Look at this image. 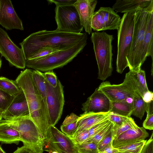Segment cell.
Here are the masks:
<instances>
[{
  "label": "cell",
  "instance_id": "1f68e13d",
  "mask_svg": "<svg viewBox=\"0 0 153 153\" xmlns=\"http://www.w3.org/2000/svg\"><path fill=\"white\" fill-rule=\"evenodd\" d=\"M98 143L93 142L75 144L78 153H98Z\"/></svg>",
  "mask_w": 153,
  "mask_h": 153
},
{
  "label": "cell",
  "instance_id": "f1b7e54d",
  "mask_svg": "<svg viewBox=\"0 0 153 153\" xmlns=\"http://www.w3.org/2000/svg\"><path fill=\"white\" fill-rule=\"evenodd\" d=\"M136 125L134 120L131 117L129 118L120 126L114 125L113 129L114 138L118 137L121 134Z\"/></svg>",
  "mask_w": 153,
  "mask_h": 153
},
{
  "label": "cell",
  "instance_id": "836d02e7",
  "mask_svg": "<svg viewBox=\"0 0 153 153\" xmlns=\"http://www.w3.org/2000/svg\"><path fill=\"white\" fill-rule=\"evenodd\" d=\"M14 97L0 89V109L5 111L11 103Z\"/></svg>",
  "mask_w": 153,
  "mask_h": 153
},
{
  "label": "cell",
  "instance_id": "cb8c5ba5",
  "mask_svg": "<svg viewBox=\"0 0 153 153\" xmlns=\"http://www.w3.org/2000/svg\"><path fill=\"white\" fill-rule=\"evenodd\" d=\"M79 117L74 113L68 115L61 126L60 129L62 132L72 138L77 129V120Z\"/></svg>",
  "mask_w": 153,
  "mask_h": 153
},
{
  "label": "cell",
  "instance_id": "d6986e66",
  "mask_svg": "<svg viewBox=\"0 0 153 153\" xmlns=\"http://www.w3.org/2000/svg\"><path fill=\"white\" fill-rule=\"evenodd\" d=\"M112 8L116 13L132 12L138 8L153 12L152 0H117Z\"/></svg>",
  "mask_w": 153,
  "mask_h": 153
},
{
  "label": "cell",
  "instance_id": "816d5d0a",
  "mask_svg": "<svg viewBox=\"0 0 153 153\" xmlns=\"http://www.w3.org/2000/svg\"><path fill=\"white\" fill-rule=\"evenodd\" d=\"M120 153H127V152H121Z\"/></svg>",
  "mask_w": 153,
  "mask_h": 153
},
{
  "label": "cell",
  "instance_id": "7bdbcfd3",
  "mask_svg": "<svg viewBox=\"0 0 153 153\" xmlns=\"http://www.w3.org/2000/svg\"><path fill=\"white\" fill-rule=\"evenodd\" d=\"M77 0H48L49 3H54L56 6H65L74 5Z\"/></svg>",
  "mask_w": 153,
  "mask_h": 153
},
{
  "label": "cell",
  "instance_id": "4dcf8cb0",
  "mask_svg": "<svg viewBox=\"0 0 153 153\" xmlns=\"http://www.w3.org/2000/svg\"><path fill=\"white\" fill-rule=\"evenodd\" d=\"M147 140H143L130 144L117 149L121 152L129 153H140Z\"/></svg>",
  "mask_w": 153,
  "mask_h": 153
},
{
  "label": "cell",
  "instance_id": "4316f807",
  "mask_svg": "<svg viewBox=\"0 0 153 153\" xmlns=\"http://www.w3.org/2000/svg\"><path fill=\"white\" fill-rule=\"evenodd\" d=\"M32 78L35 85L42 98L47 107L46 79L43 73L38 70H33Z\"/></svg>",
  "mask_w": 153,
  "mask_h": 153
},
{
  "label": "cell",
  "instance_id": "8992f818",
  "mask_svg": "<svg viewBox=\"0 0 153 153\" xmlns=\"http://www.w3.org/2000/svg\"><path fill=\"white\" fill-rule=\"evenodd\" d=\"M152 12L140 8L135 11L133 39L126 58L130 70L141 68L143 40L149 16Z\"/></svg>",
  "mask_w": 153,
  "mask_h": 153
},
{
  "label": "cell",
  "instance_id": "ba28073f",
  "mask_svg": "<svg viewBox=\"0 0 153 153\" xmlns=\"http://www.w3.org/2000/svg\"><path fill=\"white\" fill-rule=\"evenodd\" d=\"M55 13L56 30L78 33L83 30L79 15L73 5L56 6Z\"/></svg>",
  "mask_w": 153,
  "mask_h": 153
},
{
  "label": "cell",
  "instance_id": "f35d334b",
  "mask_svg": "<svg viewBox=\"0 0 153 153\" xmlns=\"http://www.w3.org/2000/svg\"><path fill=\"white\" fill-rule=\"evenodd\" d=\"M43 74L47 82L52 87H55L57 85L58 79L53 71H47Z\"/></svg>",
  "mask_w": 153,
  "mask_h": 153
},
{
  "label": "cell",
  "instance_id": "8fae6325",
  "mask_svg": "<svg viewBox=\"0 0 153 153\" xmlns=\"http://www.w3.org/2000/svg\"><path fill=\"white\" fill-rule=\"evenodd\" d=\"M51 137L44 143V151L51 153H78L72 139L59 131L57 128L51 126Z\"/></svg>",
  "mask_w": 153,
  "mask_h": 153
},
{
  "label": "cell",
  "instance_id": "ac0fdd59",
  "mask_svg": "<svg viewBox=\"0 0 153 153\" xmlns=\"http://www.w3.org/2000/svg\"><path fill=\"white\" fill-rule=\"evenodd\" d=\"M28 115H30V113L27 102L22 90L19 94L14 97L8 108L4 111L3 118L9 119Z\"/></svg>",
  "mask_w": 153,
  "mask_h": 153
},
{
  "label": "cell",
  "instance_id": "277c9868",
  "mask_svg": "<svg viewBox=\"0 0 153 153\" xmlns=\"http://www.w3.org/2000/svg\"><path fill=\"white\" fill-rule=\"evenodd\" d=\"M113 36L104 31L92 32L91 39L98 68V79L104 81L112 74Z\"/></svg>",
  "mask_w": 153,
  "mask_h": 153
},
{
  "label": "cell",
  "instance_id": "603a6c76",
  "mask_svg": "<svg viewBox=\"0 0 153 153\" xmlns=\"http://www.w3.org/2000/svg\"><path fill=\"white\" fill-rule=\"evenodd\" d=\"M21 141L17 130L7 124L0 122V142L5 144H17Z\"/></svg>",
  "mask_w": 153,
  "mask_h": 153
},
{
  "label": "cell",
  "instance_id": "f907efd6",
  "mask_svg": "<svg viewBox=\"0 0 153 153\" xmlns=\"http://www.w3.org/2000/svg\"><path fill=\"white\" fill-rule=\"evenodd\" d=\"M51 153H58L56 152H51Z\"/></svg>",
  "mask_w": 153,
  "mask_h": 153
},
{
  "label": "cell",
  "instance_id": "60d3db41",
  "mask_svg": "<svg viewBox=\"0 0 153 153\" xmlns=\"http://www.w3.org/2000/svg\"><path fill=\"white\" fill-rule=\"evenodd\" d=\"M140 153H153V133L149 139L146 141Z\"/></svg>",
  "mask_w": 153,
  "mask_h": 153
},
{
  "label": "cell",
  "instance_id": "c3c4849f",
  "mask_svg": "<svg viewBox=\"0 0 153 153\" xmlns=\"http://www.w3.org/2000/svg\"><path fill=\"white\" fill-rule=\"evenodd\" d=\"M0 153H6L0 146Z\"/></svg>",
  "mask_w": 153,
  "mask_h": 153
},
{
  "label": "cell",
  "instance_id": "3957f363",
  "mask_svg": "<svg viewBox=\"0 0 153 153\" xmlns=\"http://www.w3.org/2000/svg\"><path fill=\"white\" fill-rule=\"evenodd\" d=\"M84 40L72 47L59 51L45 56L26 60V67L40 71L47 72L60 68L71 61L87 44Z\"/></svg>",
  "mask_w": 153,
  "mask_h": 153
},
{
  "label": "cell",
  "instance_id": "b9f144b4",
  "mask_svg": "<svg viewBox=\"0 0 153 153\" xmlns=\"http://www.w3.org/2000/svg\"><path fill=\"white\" fill-rule=\"evenodd\" d=\"M147 117L143 123V127L149 130L153 129V113H147Z\"/></svg>",
  "mask_w": 153,
  "mask_h": 153
},
{
  "label": "cell",
  "instance_id": "484cf974",
  "mask_svg": "<svg viewBox=\"0 0 153 153\" xmlns=\"http://www.w3.org/2000/svg\"><path fill=\"white\" fill-rule=\"evenodd\" d=\"M133 111L132 115L141 120L146 111L147 103L139 94L135 93L132 99Z\"/></svg>",
  "mask_w": 153,
  "mask_h": 153
},
{
  "label": "cell",
  "instance_id": "d4e9b609",
  "mask_svg": "<svg viewBox=\"0 0 153 153\" xmlns=\"http://www.w3.org/2000/svg\"><path fill=\"white\" fill-rule=\"evenodd\" d=\"M133 111L132 102L111 101L110 112L123 116L131 117Z\"/></svg>",
  "mask_w": 153,
  "mask_h": 153
},
{
  "label": "cell",
  "instance_id": "6da1fadb",
  "mask_svg": "<svg viewBox=\"0 0 153 153\" xmlns=\"http://www.w3.org/2000/svg\"><path fill=\"white\" fill-rule=\"evenodd\" d=\"M88 39L87 33H73L43 30L33 33L19 45L26 60L29 59L39 49L52 48L58 51L66 50L81 41Z\"/></svg>",
  "mask_w": 153,
  "mask_h": 153
},
{
  "label": "cell",
  "instance_id": "d590c367",
  "mask_svg": "<svg viewBox=\"0 0 153 153\" xmlns=\"http://www.w3.org/2000/svg\"><path fill=\"white\" fill-rule=\"evenodd\" d=\"M114 138V135L113 129L98 143V144L99 151L112 143Z\"/></svg>",
  "mask_w": 153,
  "mask_h": 153
},
{
  "label": "cell",
  "instance_id": "e0dca14e",
  "mask_svg": "<svg viewBox=\"0 0 153 153\" xmlns=\"http://www.w3.org/2000/svg\"><path fill=\"white\" fill-rule=\"evenodd\" d=\"M97 2L94 0H77L73 5L78 13L83 28L89 34L91 32V20Z\"/></svg>",
  "mask_w": 153,
  "mask_h": 153
},
{
  "label": "cell",
  "instance_id": "7dc6e473",
  "mask_svg": "<svg viewBox=\"0 0 153 153\" xmlns=\"http://www.w3.org/2000/svg\"><path fill=\"white\" fill-rule=\"evenodd\" d=\"M4 112L3 110L0 109V121L3 119Z\"/></svg>",
  "mask_w": 153,
  "mask_h": 153
},
{
  "label": "cell",
  "instance_id": "ab89813d",
  "mask_svg": "<svg viewBox=\"0 0 153 153\" xmlns=\"http://www.w3.org/2000/svg\"><path fill=\"white\" fill-rule=\"evenodd\" d=\"M58 51H59L52 48H41L36 52L29 59L45 56Z\"/></svg>",
  "mask_w": 153,
  "mask_h": 153
},
{
  "label": "cell",
  "instance_id": "7402d4cb",
  "mask_svg": "<svg viewBox=\"0 0 153 153\" xmlns=\"http://www.w3.org/2000/svg\"><path fill=\"white\" fill-rule=\"evenodd\" d=\"M99 10L103 17L104 30H118L121 18L117 13L110 7H101Z\"/></svg>",
  "mask_w": 153,
  "mask_h": 153
},
{
  "label": "cell",
  "instance_id": "ffe728a7",
  "mask_svg": "<svg viewBox=\"0 0 153 153\" xmlns=\"http://www.w3.org/2000/svg\"><path fill=\"white\" fill-rule=\"evenodd\" d=\"M110 113V112L101 113H84L81 114L77 120L78 127L75 134L83 130L88 129L100 122L108 119Z\"/></svg>",
  "mask_w": 153,
  "mask_h": 153
},
{
  "label": "cell",
  "instance_id": "7a4b0ae2",
  "mask_svg": "<svg viewBox=\"0 0 153 153\" xmlns=\"http://www.w3.org/2000/svg\"><path fill=\"white\" fill-rule=\"evenodd\" d=\"M15 81L24 94L30 115L39 130L45 143L51 137V125L47 107L33 81L32 70L27 68L21 71Z\"/></svg>",
  "mask_w": 153,
  "mask_h": 153
},
{
  "label": "cell",
  "instance_id": "f546056e",
  "mask_svg": "<svg viewBox=\"0 0 153 153\" xmlns=\"http://www.w3.org/2000/svg\"><path fill=\"white\" fill-rule=\"evenodd\" d=\"M114 126L113 123L110 121L100 131L86 140L82 143L93 142L98 143L104 137L107 135L113 129Z\"/></svg>",
  "mask_w": 153,
  "mask_h": 153
},
{
  "label": "cell",
  "instance_id": "30bf717a",
  "mask_svg": "<svg viewBox=\"0 0 153 153\" xmlns=\"http://www.w3.org/2000/svg\"><path fill=\"white\" fill-rule=\"evenodd\" d=\"M0 53L12 65L24 69L26 60L22 49L11 39L7 33L0 27Z\"/></svg>",
  "mask_w": 153,
  "mask_h": 153
},
{
  "label": "cell",
  "instance_id": "7c38bea8",
  "mask_svg": "<svg viewBox=\"0 0 153 153\" xmlns=\"http://www.w3.org/2000/svg\"><path fill=\"white\" fill-rule=\"evenodd\" d=\"M98 88L111 101H127L131 103L135 93L123 82L115 85L106 81L102 82Z\"/></svg>",
  "mask_w": 153,
  "mask_h": 153
},
{
  "label": "cell",
  "instance_id": "8d00e7d4",
  "mask_svg": "<svg viewBox=\"0 0 153 153\" xmlns=\"http://www.w3.org/2000/svg\"><path fill=\"white\" fill-rule=\"evenodd\" d=\"M129 117H126L110 112L108 119L114 125L120 126L127 120Z\"/></svg>",
  "mask_w": 153,
  "mask_h": 153
},
{
  "label": "cell",
  "instance_id": "44dd1931",
  "mask_svg": "<svg viewBox=\"0 0 153 153\" xmlns=\"http://www.w3.org/2000/svg\"><path fill=\"white\" fill-rule=\"evenodd\" d=\"M153 12L150 13L148 20L145 36L141 62L142 65L148 56H151L152 62L153 57Z\"/></svg>",
  "mask_w": 153,
  "mask_h": 153
},
{
  "label": "cell",
  "instance_id": "681fc988",
  "mask_svg": "<svg viewBox=\"0 0 153 153\" xmlns=\"http://www.w3.org/2000/svg\"><path fill=\"white\" fill-rule=\"evenodd\" d=\"M1 61L0 58V69L1 67Z\"/></svg>",
  "mask_w": 153,
  "mask_h": 153
},
{
  "label": "cell",
  "instance_id": "ee69618b",
  "mask_svg": "<svg viewBox=\"0 0 153 153\" xmlns=\"http://www.w3.org/2000/svg\"><path fill=\"white\" fill-rule=\"evenodd\" d=\"M121 152L118 150L114 147L112 143L109 144L108 146L99 151L98 153H120Z\"/></svg>",
  "mask_w": 153,
  "mask_h": 153
},
{
  "label": "cell",
  "instance_id": "5b68a950",
  "mask_svg": "<svg viewBox=\"0 0 153 153\" xmlns=\"http://www.w3.org/2000/svg\"><path fill=\"white\" fill-rule=\"evenodd\" d=\"M0 122L7 124L18 131L24 146L33 153H43L44 139L30 115L2 119Z\"/></svg>",
  "mask_w": 153,
  "mask_h": 153
},
{
  "label": "cell",
  "instance_id": "9a60e30c",
  "mask_svg": "<svg viewBox=\"0 0 153 153\" xmlns=\"http://www.w3.org/2000/svg\"><path fill=\"white\" fill-rule=\"evenodd\" d=\"M149 136V133L145 128L137 125L114 137L112 145L114 147L117 149L145 140Z\"/></svg>",
  "mask_w": 153,
  "mask_h": 153
},
{
  "label": "cell",
  "instance_id": "5bb4252c",
  "mask_svg": "<svg viewBox=\"0 0 153 153\" xmlns=\"http://www.w3.org/2000/svg\"><path fill=\"white\" fill-rule=\"evenodd\" d=\"M111 101L98 88L82 104V109L85 113L110 112Z\"/></svg>",
  "mask_w": 153,
  "mask_h": 153
},
{
  "label": "cell",
  "instance_id": "d6a6232c",
  "mask_svg": "<svg viewBox=\"0 0 153 153\" xmlns=\"http://www.w3.org/2000/svg\"><path fill=\"white\" fill-rule=\"evenodd\" d=\"M91 27L96 32L104 30V22L103 16L100 12L98 10L94 12L93 16Z\"/></svg>",
  "mask_w": 153,
  "mask_h": 153
},
{
  "label": "cell",
  "instance_id": "bcb514c9",
  "mask_svg": "<svg viewBox=\"0 0 153 153\" xmlns=\"http://www.w3.org/2000/svg\"><path fill=\"white\" fill-rule=\"evenodd\" d=\"M153 92L149 91L145 95L143 99L146 102H149L153 100Z\"/></svg>",
  "mask_w": 153,
  "mask_h": 153
},
{
  "label": "cell",
  "instance_id": "83f0119b",
  "mask_svg": "<svg viewBox=\"0 0 153 153\" xmlns=\"http://www.w3.org/2000/svg\"><path fill=\"white\" fill-rule=\"evenodd\" d=\"M0 89L13 97L18 95L22 91L15 80L2 76L0 77Z\"/></svg>",
  "mask_w": 153,
  "mask_h": 153
},
{
  "label": "cell",
  "instance_id": "4fadbf2b",
  "mask_svg": "<svg viewBox=\"0 0 153 153\" xmlns=\"http://www.w3.org/2000/svg\"><path fill=\"white\" fill-rule=\"evenodd\" d=\"M0 25L7 30H24L22 22L10 0H0Z\"/></svg>",
  "mask_w": 153,
  "mask_h": 153
},
{
  "label": "cell",
  "instance_id": "e575fe53",
  "mask_svg": "<svg viewBox=\"0 0 153 153\" xmlns=\"http://www.w3.org/2000/svg\"><path fill=\"white\" fill-rule=\"evenodd\" d=\"M110 122L108 119L106 120L97 123L88 129V139L97 134Z\"/></svg>",
  "mask_w": 153,
  "mask_h": 153
},
{
  "label": "cell",
  "instance_id": "52a82bcc",
  "mask_svg": "<svg viewBox=\"0 0 153 153\" xmlns=\"http://www.w3.org/2000/svg\"><path fill=\"white\" fill-rule=\"evenodd\" d=\"M135 11L124 14L117 30L116 70L120 74L122 73L125 69L128 67L126 58L133 39Z\"/></svg>",
  "mask_w": 153,
  "mask_h": 153
},
{
  "label": "cell",
  "instance_id": "2e32d148",
  "mask_svg": "<svg viewBox=\"0 0 153 153\" xmlns=\"http://www.w3.org/2000/svg\"><path fill=\"white\" fill-rule=\"evenodd\" d=\"M123 82L143 98L149 91L146 83L145 72L141 68L130 70L126 74Z\"/></svg>",
  "mask_w": 153,
  "mask_h": 153
},
{
  "label": "cell",
  "instance_id": "f6af8a7d",
  "mask_svg": "<svg viewBox=\"0 0 153 153\" xmlns=\"http://www.w3.org/2000/svg\"><path fill=\"white\" fill-rule=\"evenodd\" d=\"M13 153H33L31 151L23 146L18 147Z\"/></svg>",
  "mask_w": 153,
  "mask_h": 153
},
{
  "label": "cell",
  "instance_id": "74e56055",
  "mask_svg": "<svg viewBox=\"0 0 153 153\" xmlns=\"http://www.w3.org/2000/svg\"><path fill=\"white\" fill-rule=\"evenodd\" d=\"M88 137V130H83L75 134L72 137L75 144H81Z\"/></svg>",
  "mask_w": 153,
  "mask_h": 153
},
{
  "label": "cell",
  "instance_id": "9c48e42d",
  "mask_svg": "<svg viewBox=\"0 0 153 153\" xmlns=\"http://www.w3.org/2000/svg\"><path fill=\"white\" fill-rule=\"evenodd\" d=\"M46 102L51 125L54 126L62 116L65 100L63 87L58 79L56 86L53 87L46 80Z\"/></svg>",
  "mask_w": 153,
  "mask_h": 153
}]
</instances>
